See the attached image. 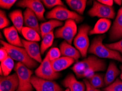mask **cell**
<instances>
[{"label": "cell", "mask_w": 122, "mask_h": 91, "mask_svg": "<svg viewBox=\"0 0 122 91\" xmlns=\"http://www.w3.org/2000/svg\"><path fill=\"white\" fill-rule=\"evenodd\" d=\"M106 68V61L95 56L92 55L76 63L72 69L77 77L88 79L96 72L104 71Z\"/></svg>", "instance_id": "1"}, {"label": "cell", "mask_w": 122, "mask_h": 91, "mask_svg": "<svg viewBox=\"0 0 122 91\" xmlns=\"http://www.w3.org/2000/svg\"><path fill=\"white\" fill-rule=\"evenodd\" d=\"M105 36H97L93 39L90 45L88 53H92L100 58H108L122 63V56L118 52L109 49L103 44Z\"/></svg>", "instance_id": "2"}, {"label": "cell", "mask_w": 122, "mask_h": 91, "mask_svg": "<svg viewBox=\"0 0 122 91\" xmlns=\"http://www.w3.org/2000/svg\"><path fill=\"white\" fill-rule=\"evenodd\" d=\"M1 44L6 49L9 56L13 60L24 64L29 69L35 68L37 66L38 62L29 56L24 48L12 45L3 40H1Z\"/></svg>", "instance_id": "3"}, {"label": "cell", "mask_w": 122, "mask_h": 91, "mask_svg": "<svg viewBox=\"0 0 122 91\" xmlns=\"http://www.w3.org/2000/svg\"><path fill=\"white\" fill-rule=\"evenodd\" d=\"M46 17L49 19L56 20L60 21L73 20L76 23H80L84 19V18L81 15L73 11L69 10L65 6L55 7L46 14Z\"/></svg>", "instance_id": "4"}, {"label": "cell", "mask_w": 122, "mask_h": 91, "mask_svg": "<svg viewBox=\"0 0 122 91\" xmlns=\"http://www.w3.org/2000/svg\"><path fill=\"white\" fill-rule=\"evenodd\" d=\"M91 27L87 24H84L79 27L78 32L73 40L75 48L78 50L83 57H86L90 46L88 35Z\"/></svg>", "instance_id": "5"}, {"label": "cell", "mask_w": 122, "mask_h": 91, "mask_svg": "<svg viewBox=\"0 0 122 91\" xmlns=\"http://www.w3.org/2000/svg\"><path fill=\"white\" fill-rule=\"evenodd\" d=\"M14 70L19 79V87L16 91H32L31 77L33 72L21 63H16Z\"/></svg>", "instance_id": "6"}, {"label": "cell", "mask_w": 122, "mask_h": 91, "mask_svg": "<svg viewBox=\"0 0 122 91\" xmlns=\"http://www.w3.org/2000/svg\"><path fill=\"white\" fill-rule=\"evenodd\" d=\"M76 22L73 20L65 21L64 26L55 31L54 36L57 38L64 39L68 43L71 44L77 33Z\"/></svg>", "instance_id": "7"}, {"label": "cell", "mask_w": 122, "mask_h": 91, "mask_svg": "<svg viewBox=\"0 0 122 91\" xmlns=\"http://www.w3.org/2000/svg\"><path fill=\"white\" fill-rule=\"evenodd\" d=\"M35 73L36 77L51 81L58 79L60 75V73L55 72L53 69L51 62L47 56L44 58L40 66L35 70Z\"/></svg>", "instance_id": "8"}, {"label": "cell", "mask_w": 122, "mask_h": 91, "mask_svg": "<svg viewBox=\"0 0 122 91\" xmlns=\"http://www.w3.org/2000/svg\"><path fill=\"white\" fill-rule=\"evenodd\" d=\"M88 14L91 17L97 16L101 19H112L115 16L116 13L112 7L107 6L97 1H94L93 6L89 10Z\"/></svg>", "instance_id": "9"}, {"label": "cell", "mask_w": 122, "mask_h": 91, "mask_svg": "<svg viewBox=\"0 0 122 91\" xmlns=\"http://www.w3.org/2000/svg\"><path fill=\"white\" fill-rule=\"evenodd\" d=\"M18 7L26 8L32 11L40 21H44L45 9L42 1L38 0H21L16 3Z\"/></svg>", "instance_id": "10"}, {"label": "cell", "mask_w": 122, "mask_h": 91, "mask_svg": "<svg viewBox=\"0 0 122 91\" xmlns=\"http://www.w3.org/2000/svg\"><path fill=\"white\" fill-rule=\"evenodd\" d=\"M31 83L36 91H62L61 87L54 81L44 80L36 76L31 77Z\"/></svg>", "instance_id": "11"}, {"label": "cell", "mask_w": 122, "mask_h": 91, "mask_svg": "<svg viewBox=\"0 0 122 91\" xmlns=\"http://www.w3.org/2000/svg\"><path fill=\"white\" fill-rule=\"evenodd\" d=\"M19 87V79L16 73L1 76L0 91H16Z\"/></svg>", "instance_id": "12"}, {"label": "cell", "mask_w": 122, "mask_h": 91, "mask_svg": "<svg viewBox=\"0 0 122 91\" xmlns=\"http://www.w3.org/2000/svg\"><path fill=\"white\" fill-rule=\"evenodd\" d=\"M21 40L24 48L26 50L29 56L37 62L41 63L43 60L41 57V48L39 44L35 42H29L24 39H21Z\"/></svg>", "instance_id": "13"}, {"label": "cell", "mask_w": 122, "mask_h": 91, "mask_svg": "<svg viewBox=\"0 0 122 91\" xmlns=\"http://www.w3.org/2000/svg\"><path fill=\"white\" fill-rule=\"evenodd\" d=\"M122 39V7L118 11L117 16L110 29V39L116 41Z\"/></svg>", "instance_id": "14"}, {"label": "cell", "mask_w": 122, "mask_h": 91, "mask_svg": "<svg viewBox=\"0 0 122 91\" xmlns=\"http://www.w3.org/2000/svg\"><path fill=\"white\" fill-rule=\"evenodd\" d=\"M3 34L8 43L17 47L24 48L23 42L18 35V31L14 26L3 29Z\"/></svg>", "instance_id": "15"}, {"label": "cell", "mask_w": 122, "mask_h": 91, "mask_svg": "<svg viewBox=\"0 0 122 91\" xmlns=\"http://www.w3.org/2000/svg\"><path fill=\"white\" fill-rule=\"evenodd\" d=\"M62 85L71 91H86V87L84 82L77 80L73 74H70L65 77Z\"/></svg>", "instance_id": "16"}, {"label": "cell", "mask_w": 122, "mask_h": 91, "mask_svg": "<svg viewBox=\"0 0 122 91\" xmlns=\"http://www.w3.org/2000/svg\"><path fill=\"white\" fill-rule=\"evenodd\" d=\"M24 23L25 27L36 30L41 34L40 26L38 22V18L34 12L30 9L26 8L23 13Z\"/></svg>", "instance_id": "17"}, {"label": "cell", "mask_w": 122, "mask_h": 91, "mask_svg": "<svg viewBox=\"0 0 122 91\" xmlns=\"http://www.w3.org/2000/svg\"><path fill=\"white\" fill-rule=\"evenodd\" d=\"M60 51L61 56L71 58L77 61L80 58L81 53L76 48H74L67 42H62L60 45Z\"/></svg>", "instance_id": "18"}, {"label": "cell", "mask_w": 122, "mask_h": 91, "mask_svg": "<svg viewBox=\"0 0 122 91\" xmlns=\"http://www.w3.org/2000/svg\"><path fill=\"white\" fill-rule=\"evenodd\" d=\"M75 60L67 57H60V58L51 61V64L55 72L59 73L71 66L75 63Z\"/></svg>", "instance_id": "19"}, {"label": "cell", "mask_w": 122, "mask_h": 91, "mask_svg": "<svg viewBox=\"0 0 122 91\" xmlns=\"http://www.w3.org/2000/svg\"><path fill=\"white\" fill-rule=\"evenodd\" d=\"M111 21L107 19H100L97 22L94 27L90 30L89 35L101 34L106 33L110 29Z\"/></svg>", "instance_id": "20"}, {"label": "cell", "mask_w": 122, "mask_h": 91, "mask_svg": "<svg viewBox=\"0 0 122 91\" xmlns=\"http://www.w3.org/2000/svg\"><path fill=\"white\" fill-rule=\"evenodd\" d=\"M120 73V70L118 69L117 66L114 62H111L108 65L106 73L104 77L105 85L108 86L115 81L116 77Z\"/></svg>", "instance_id": "21"}, {"label": "cell", "mask_w": 122, "mask_h": 91, "mask_svg": "<svg viewBox=\"0 0 122 91\" xmlns=\"http://www.w3.org/2000/svg\"><path fill=\"white\" fill-rule=\"evenodd\" d=\"M62 25L63 23L62 21L53 19L42 23L40 25L41 36L43 38L46 34L53 32V30L55 28L62 26Z\"/></svg>", "instance_id": "22"}, {"label": "cell", "mask_w": 122, "mask_h": 91, "mask_svg": "<svg viewBox=\"0 0 122 91\" xmlns=\"http://www.w3.org/2000/svg\"><path fill=\"white\" fill-rule=\"evenodd\" d=\"M11 21L13 24L14 26L16 28L18 32L21 33L23 29L24 23V15L21 10H14L9 15Z\"/></svg>", "instance_id": "23"}, {"label": "cell", "mask_w": 122, "mask_h": 91, "mask_svg": "<svg viewBox=\"0 0 122 91\" xmlns=\"http://www.w3.org/2000/svg\"><path fill=\"white\" fill-rule=\"evenodd\" d=\"M65 1L75 12L79 15H83L84 13L86 5V0H66Z\"/></svg>", "instance_id": "24"}, {"label": "cell", "mask_w": 122, "mask_h": 91, "mask_svg": "<svg viewBox=\"0 0 122 91\" xmlns=\"http://www.w3.org/2000/svg\"><path fill=\"white\" fill-rule=\"evenodd\" d=\"M21 33L26 40L29 42H39L41 40L40 34L36 30L27 27H24Z\"/></svg>", "instance_id": "25"}, {"label": "cell", "mask_w": 122, "mask_h": 91, "mask_svg": "<svg viewBox=\"0 0 122 91\" xmlns=\"http://www.w3.org/2000/svg\"><path fill=\"white\" fill-rule=\"evenodd\" d=\"M14 67V62L10 56L1 62L0 69L2 70L3 76H8L11 73Z\"/></svg>", "instance_id": "26"}, {"label": "cell", "mask_w": 122, "mask_h": 91, "mask_svg": "<svg viewBox=\"0 0 122 91\" xmlns=\"http://www.w3.org/2000/svg\"><path fill=\"white\" fill-rule=\"evenodd\" d=\"M54 37V33L53 32H51L46 34L42 38V41L40 46L41 54H43L46 50L52 45Z\"/></svg>", "instance_id": "27"}, {"label": "cell", "mask_w": 122, "mask_h": 91, "mask_svg": "<svg viewBox=\"0 0 122 91\" xmlns=\"http://www.w3.org/2000/svg\"><path fill=\"white\" fill-rule=\"evenodd\" d=\"M88 81L92 87L99 89L105 85L104 77L101 74H94L88 79Z\"/></svg>", "instance_id": "28"}, {"label": "cell", "mask_w": 122, "mask_h": 91, "mask_svg": "<svg viewBox=\"0 0 122 91\" xmlns=\"http://www.w3.org/2000/svg\"><path fill=\"white\" fill-rule=\"evenodd\" d=\"M103 91H122V81L119 79H116L112 83L103 89Z\"/></svg>", "instance_id": "29"}, {"label": "cell", "mask_w": 122, "mask_h": 91, "mask_svg": "<svg viewBox=\"0 0 122 91\" xmlns=\"http://www.w3.org/2000/svg\"><path fill=\"white\" fill-rule=\"evenodd\" d=\"M46 56L48 58L49 61L51 62V61H53L55 59L60 58L61 56V54L60 49H59L57 48L54 47L51 48L49 50Z\"/></svg>", "instance_id": "30"}, {"label": "cell", "mask_w": 122, "mask_h": 91, "mask_svg": "<svg viewBox=\"0 0 122 91\" xmlns=\"http://www.w3.org/2000/svg\"><path fill=\"white\" fill-rule=\"evenodd\" d=\"M44 6L48 8H51L58 6H64V4L61 0H43L42 1Z\"/></svg>", "instance_id": "31"}, {"label": "cell", "mask_w": 122, "mask_h": 91, "mask_svg": "<svg viewBox=\"0 0 122 91\" xmlns=\"http://www.w3.org/2000/svg\"><path fill=\"white\" fill-rule=\"evenodd\" d=\"M10 22L7 18L5 11H0V28L1 29H5L7 28L10 25Z\"/></svg>", "instance_id": "32"}, {"label": "cell", "mask_w": 122, "mask_h": 91, "mask_svg": "<svg viewBox=\"0 0 122 91\" xmlns=\"http://www.w3.org/2000/svg\"><path fill=\"white\" fill-rule=\"evenodd\" d=\"M105 45L109 49L117 51L122 54V39L118 42L111 44H106Z\"/></svg>", "instance_id": "33"}, {"label": "cell", "mask_w": 122, "mask_h": 91, "mask_svg": "<svg viewBox=\"0 0 122 91\" xmlns=\"http://www.w3.org/2000/svg\"><path fill=\"white\" fill-rule=\"evenodd\" d=\"M16 2V0H1L0 6L3 9H10Z\"/></svg>", "instance_id": "34"}, {"label": "cell", "mask_w": 122, "mask_h": 91, "mask_svg": "<svg viewBox=\"0 0 122 91\" xmlns=\"http://www.w3.org/2000/svg\"><path fill=\"white\" fill-rule=\"evenodd\" d=\"M8 57L9 55L8 52L3 46H2L0 49V61H1V62L5 60Z\"/></svg>", "instance_id": "35"}, {"label": "cell", "mask_w": 122, "mask_h": 91, "mask_svg": "<svg viewBox=\"0 0 122 91\" xmlns=\"http://www.w3.org/2000/svg\"><path fill=\"white\" fill-rule=\"evenodd\" d=\"M84 82L86 85V91H101V90H99V89H97L94 88L93 87H92L91 86V85L90 84L89 81H88V80L85 79L84 80Z\"/></svg>", "instance_id": "36"}, {"label": "cell", "mask_w": 122, "mask_h": 91, "mask_svg": "<svg viewBox=\"0 0 122 91\" xmlns=\"http://www.w3.org/2000/svg\"><path fill=\"white\" fill-rule=\"evenodd\" d=\"M97 1L101 4L109 7H112L114 3V1L112 0H99Z\"/></svg>", "instance_id": "37"}, {"label": "cell", "mask_w": 122, "mask_h": 91, "mask_svg": "<svg viewBox=\"0 0 122 91\" xmlns=\"http://www.w3.org/2000/svg\"><path fill=\"white\" fill-rule=\"evenodd\" d=\"M114 2H115L116 4L119 5H121L122 4V0H115V1H114Z\"/></svg>", "instance_id": "38"}, {"label": "cell", "mask_w": 122, "mask_h": 91, "mask_svg": "<svg viewBox=\"0 0 122 91\" xmlns=\"http://www.w3.org/2000/svg\"><path fill=\"white\" fill-rule=\"evenodd\" d=\"M120 69H121V75H120V78H121V80L122 81V66H120Z\"/></svg>", "instance_id": "39"}, {"label": "cell", "mask_w": 122, "mask_h": 91, "mask_svg": "<svg viewBox=\"0 0 122 91\" xmlns=\"http://www.w3.org/2000/svg\"><path fill=\"white\" fill-rule=\"evenodd\" d=\"M65 91H70L68 88H67V89H66V90Z\"/></svg>", "instance_id": "40"}]
</instances>
